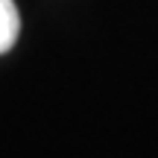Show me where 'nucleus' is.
Here are the masks:
<instances>
[{
    "mask_svg": "<svg viewBox=\"0 0 158 158\" xmlns=\"http://www.w3.org/2000/svg\"><path fill=\"white\" fill-rule=\"evenodd\" d=\"M18 29H21V21H18V9L12 0H0V53H6L18 38Z\"/></svg>",
    "mask_w": 158,
    "mask_h": 158,
    "instance_id": "nucleus-1",
    "label": "nucleus"
}]
</instances>
